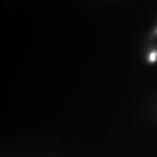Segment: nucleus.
<instances>
[{
    "label": "nucleus",
    "instance_id": "1",
    "mask_svg": "<svg viewBox=\"0 0 157 157\" xmlns=\"http://www.w3.org/2000/svg\"><path fill=\"white\" fill-rule=\"evenodd\" d=\"M149 59L150 61L155 62L157 59V52H153L151 54H150V57H149Z\"/></svg>",
    "mask_w": 157,
    "mask_h": 157
}]
</instances>
